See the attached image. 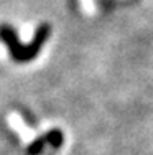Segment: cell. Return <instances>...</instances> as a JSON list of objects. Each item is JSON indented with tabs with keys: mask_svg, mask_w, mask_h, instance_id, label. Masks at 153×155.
Returning <instances> with one entry per match:
<instances>
[{
	"mask_svg": "<svg viewBox=\"0 0 153 155\" xmlns=\"http://www.w3.org/2000/svg\"><path fill=\"white\" fill-rule=\"evenodd\" d=\"M49 33H51L49 25H46V23L40 25V28L36 30L33 40L30 41V45L23 46L20 43V40L17 38L15 30L10 25H0V40L8 46V51H10L13 60L20 61V63L33 60L36 54H38L40 48L45 45V41L49 38Z\"/></svg>",
	"mask_w": 153,
	"mask_h": 155,
	"instance_id": "cell-1",
	"label": "cell"
}]
</instances>
